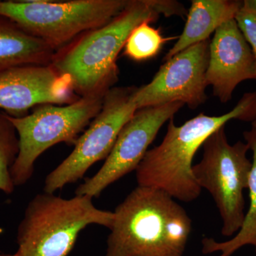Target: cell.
I'll use <instances>...</instances> for the list:
<instances>
[{"instance_id":"obj_1","label":"cell","mask_w":256,"mask_h":256,"mask_svg":"<svg viewBox=\"0 0 256 256\" xmlns=\"http://www.w3.org/2000/svg\"><path fill=\"white\" fill-rule=\"evenodd\" d=\"M186 14L184 5L176 1L129 0L108 23L82 34L56 52L50 65L70 79L79 97L106 94L118 79V56L136 26L154 22L161 14L183 18Z\"/></svg>"},{"instance_id":"obj_2","label":"cell","mask_w":256,"mask_h":256,"mask_svg":"<svg viewBox=\"0 0 256 256\" xmlns=\"http://www.w3.org/2000/svg\"><path fill=\"white\" fill-rule=\"evenodd\" d=\"M114 213L106 256H183L192 220L166 192L138 186Z\"/></svg>"},{"instance_id":"obj_3","label":"cell","mask_w":256,"mask_h":256,"mask_svg":"<svg viewBox=\"0 0 256 256\" xmlns=\"http://www.w3.org/2000/svg\"><path fill=\"white\" fill-rule=\"evenodd\" d=\"M232 120H256V92L244 94L233 110L222 116L201 114L180 126L170 120L163 140L146 152L136 170L138 186L162 190L186 203L197 200L202 188L192 172L195 154L210 134Z\"/></svg>"},{"instance_id":"obj_4","label":"cell","mask_w":256,"mask_h":256,"mask_svg":"<svg viewBox=\"0 0 256 256\" xmlns=\"http://www.w3.org/2000/svg\"><path fill=\"white\" fill-rule=\"evenodd\" d=\"M114 212L99 210L92 197L64 198L44 192L28 202L18 229V256H68L79 234L92 224L110 228Z\"/></svg>"},{"instance_id":"obj_5","label":"cell","mask_w":256,"mask_h":256,"mask_svg":"<svg viewBox=\"0 0 256 256\" xmlns=\"http://www.w3.org/2000/svg\"><path fill=\"white\" fill-rule=\"evenodd\" d=\"M105 95L82 96L65 106L43 104L24 117L5 114L20 140V152L11 169L15 188L30 181L36 160L48 148L60 142L75 146L79 134L100 112Z\"/></svg>"},{"instance_id":"obj_6","label":"cell","mask_w":256,"mask_h":256,"mask_svg":"<svg viewBox=\"0 0 256 256\" xmlns=\"http://www.w3.org/2000/svg\"><path fill=\"white\" fill-rule=\"evenodd\" d=\"M128 2L129 0H0V16L10 18L56 52L82 34L108 23Z\"/></svg>"},{"instance_id":"obj_7","label":"cell","mask_w":256,"mask_h":256,"mask_svg":"<svg viewBox=\"0 0 256 256\" xmlns=\"http://www.w3.org/2000/svg\"><path fill=\"white\" fill-rule=\"evenodd\" d=\"M202 146V159L193 165L192 172L198 186L214 200L222 235L230 237L238 233L245 217L244 191L248 188L252 170L247 156L250 148L242 141L229 144L224 127L210 134Z\"/></svg>"},{"instance_id":"obj_8","label":"cell","mask_w":256,"mask_h":256,"mask_svg":"<svg viewBox=\"0 0 256 256\" xmlns=\"http://www.w3.org/2000/svg\"><path fill=\"white\" fill-rule=\"evenodd\" d=\"M136 88H112L104 96L101 110L77 140L74 150L45 178L44 192L55 193L84 178L90 166L110 154L122 127L138 110Z\"/></svg>"},{"instance_id":"obj_9","label":"cell","mask_w":256,"mask_h":256,"mask_svg":"<svg viewBox=\"0 0 256 256\" xmlns=\"http://www.w3.org/2000/svg\"><path fill=\"white\" fill-rule=\"evenodd\" d=\"M174 102L138 109L124 124L105 162L96 174L76 190V195L100 196L108 186L136 171L163 124L183 106Z\"/></svg>"},{"instance_id":"obj_10","label":"cell","mask_w":256,"mask_h":256,"mask_svg":"<svg viewBox=\"0 0 256 256\" xmlns=\"http://www.w3.org/2000/svg\"><path fill=\"white\" fill-rule=\"evenodd\" d=\"M210 42L192 45L165 60L149 84L136 88L132 99L138 110L174 102L195 109L204 104Z\"/></svg>"},{"instance_id":"obj_11","label":"cell","mask_w":256,"mask_h":256,"mask_svg":"<svg viewBox=\"0 0 256 256\" xmlns=\"http://www.w3.org/2000/svg\"><path fill=\"white\" fill-rule=\"evenodd\" d=\"M80 98L70 79L50 64L21 66L0 74V108L12 117H24L34 106L66 105Z\"/></svg>"},{"instance_id":"obj_12","label":"cell","mask_w":256,"mask_h":256,"mask_svg":"<svg viewBox=\"0 0 256 256\" xmlns=\"http://www.w3.org/2000/svg\"><path fill=\"white\" fill-rule=\"evenodd\" d=\"M256 79V62L252 48L235 18L223 24L210 42L206 82L223 104L244 80Z\"/></svg>"},{"instance_id":"obj_13","label":"cell","mask_w":256,"mask_h":256,"mask_svg":"<svg viewBox=\"0 0 256 256\" xmlns=\"http://www.w3.org/2000/svg\"><path fill=\"white\" fill-rule=\"evenodd\" d=\"M244 1L237 0H193L188 13L182 33L165 56L170 60L182 50L210 40V35L223 24L235 18Z\"/></svg>"},{"instance_id":"obj_14","label":"cell","mask_w":256,"mask_h":256,"mask_svg":"<svg viewBox=\"0 0 256 256\" xmlns=\"http://www.w3.org/2000/svg\"><path fill=\"white\" fill-rule=\"evenodd\" d=\"M55 53L44 42L0 16V74L21 66L50 65Z\"/></svg>"},{"instance_id":"obj_15","label":"cell","mask_w":256,"mask_h":256,"mask_svg":"<svg viewBox=\"0 0 256 256\" xmlns=\"http://www.w3.org/2000/svg\"><path fill=\"white\" fill-rule=\"evenodd\" d=\"M244 138L252 152V170L248 185V210L244 217L242 228L234 238L225 242H217L212 238H203L204 254L220 252V256H232L240 248L248 245L254 246L256 252V130L252 128L250 130L246 131Z\"/></svg>"},{"instance_id":"obj_16","label":"cell","mask_w":256,"mask_h":256,"mask_svg":"<svg viewBox=\"0 0 256 256\" xmlns=\"http://www.w3.org/2000/svg\"><path fill=\"white\" fill-rule=\"evenodd\" d=\"M20 152L16 129L4 112H0V191L10 194L14 191L11 169Z\"/></svg>"},{"instance_id":"obj_17","label":"cell","mask_w":256,"mask_h":256,"mask_svg":"<svg viewBox=\"0 0 256 256\" xmlns=\"http://www.w3.org/2000/svg\"><path fill=\"white\" fill-rule=\"evenodd\" d=\"M144 22L131 32L124 46V54L130 60L142 62L156 56L162 47L170 40L162 35L159 30Z\"/></svg>"},{"instance_id":"obj_18","label":"cell","mask_w":256,"mask_h":256,"mask_svg":"<svg viewBox=\"0 0 256 256\" xmlns=\"http://www.w3.org/2000/svg\"><path fill=\"white\" fill-rule=\"evenodd\" d=\"M235 20L252 48L256 62V12L242 6L236 16Z\"/></svg>"},{"instance_id":"obj_19","label":"cell","mask_w":256,"mask_h":256,"mask_svg":"<svg viewBox=\"0 0 256 256\" xmlns=\"http://www.w3.org/2000/svg\"><path fill=\"white\" fill-rule=\"evenodd\" d=\"M242 6L256 12V0H245Z\"/></svg>"},{"instance_id":"obj_20","label":"cell","mask_w":256,"mask_h":256,"mask_svg":"<svg viewBox=\"0 0 256 256\" xmlns=\"http://www.w3.org/2000/svg\"><path fill=\"white\" fill-rule=\"evenodd\" d=\"M0 256H18V254H0Z\"/></svg>"},{"instance_id":"obj_21","label":"cell","mask_w":256,"mask_h":256,"mask_svg":"<svg viewBox=\"0 0 256 256\" xmlns=\"http://www.w3.org/2000/svg\"><path fill=\"white\" fill-rule=\"evenodd\" d=\"M252 128H254V129L256 130V120L254 121V122H252Z\"/></svg>"}]
</instances>
